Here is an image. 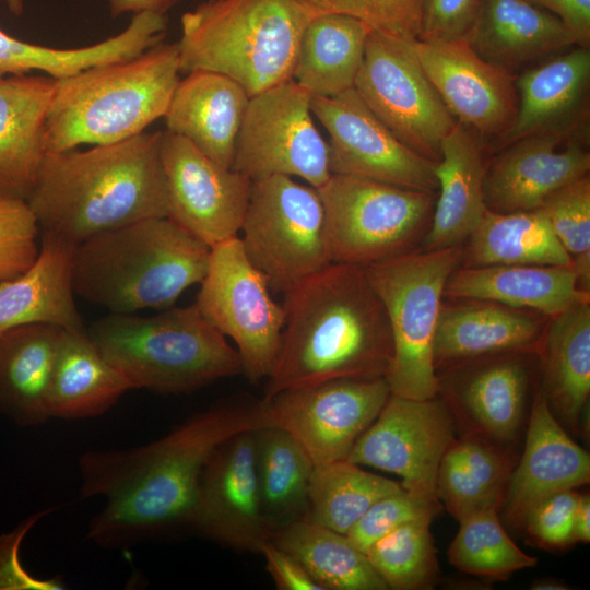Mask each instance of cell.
Masks as SVG:
<instances>
[{"label":"cell","instance_id":"cell-1","mask_svg":"<svg viewBox=\"0 0 590 590\" xmlns=\"http://www.w3.org/2000/svg\"><path fill=\"white\" fill-rule=\"evenodd\" d=\"M266 425L271 423L262 398L239 396L192 414L149 444L82 453L81 497L104 498L86 538L104 548H127L188 528L212 451L240 432Z\"/></svg>","mask_w":590,"mask_h":590},{"label":"cell","instance_id":"cell-2","mask_svg":"<svg viewBox=\"0 0 590 590\" xmlns=\"http://www.w3.org/2000/svg\"><path fill=\"white\" fill-rule=\"evenodd\" d=\"M285 324L262 399L333 379L386 378L393 344L365 269L331 263L284 293Z\"/></svg>","mask_w":590,"mask_h":590},{"label":"cell","instance_id":"cell-3","mask_svg":"<svg viewBox=\"0 0 590 590\" xmlns=\"http://www.w3.org/2000/svg\"><path fill=\"white\" fill-rule=\"evenodd\" d=\"M162 133L46 152L26 200L40 234L75 247L101 233L167 216Z\"/></svg>","mask_w":590,"mask_h":590},{"label":"cell","instance_id":"cell-4","mask_svg":"<svg viewBox=\"0 0 590 590\" xmlns=\"http://www.w3.org/2000/svg\"><path fill=\"white\" fill-rule=\"evenodd\" d=\"M211 247L168 216L95 235L71 256L74 295L113 314L172 307L201 283Z\"/></svg>","mask_w":590,"mask_h":590},{"label":"cell","instance_id":"cell-5","mask_svg":"<svg viewBox=\"0 0 590 590\" xmlns=\"http://www.w3.org/2000/svg\"><path fill=\"white\" fill-rule=\"evenodd\" d=\"M177 43L55 80L45 125L46 152L108 144L144 132L165 116L179 82Z\"/></svg>","mask_w":590,"mask_h":590},{"label":"cell","instance_id":"cell-6","mask_svg":"<svg viewBox=\"0 0 590 590\" xmlns=\"http://www.w3.org/2000/svg\"><path fill=\"white\" fill-rule=\"evenodd\" d=\"M316 15L308 0H206L181 17L180 72L227 75L251 97L293 79Z\"/></svg>","mask_w":590,"mask_h":590},{"label":"cell","instance_id":"cell-7","mask_svg":"<svg viewBox=\"0 0 590 590\" xmlns=\"http://www.w3.org/2000/svg\"><path fill=\"white\" fill-rule=\"evenodd\" d=\"M86 332L131 389L190 393L241 374L236 349L196 304L149 317L109 312Z\"/></svg>","mask_w":590,"mask_h":590},{"label":"cell","instance_id":"cell-8","mask_svg":"<svg viewBox=\"0 0 590 590\" xmlns=\"http://www.w3.org/2000/svg\"><path fill=\"white\" fill-rule=\"evenodd\" d=\"M459 246L414 250L365 267L390 323L393 355L386 375L391 394L437 396L433 344L445 286L461 263Z\"/></svg>","mask_w":590,"mask_h":590},{"label":"cell","instance_id":"cell-9","mask_svg":"<svg viewBox=\"0 0 590 590\" xmlns=\"http://www.w3.org/2000/svg\"><path fill=\"white\" fill-rule=\"evenodd\" d=\"M316 189L331 262L362 268L417 250L436 202L434 193L340 174Z\"/></svg>","mask_w":590,"mask_h":590},{"label":"cell","instance_id":"cell-10","mask_svg":"<svg viewBox=\"0 0 590 590\" xmlns=\"http://www.w3.org/2000/svg\"><path fill=\"white\" fill-rule=\"evenodd\" d=\"M241 243L271 290L285 293L331 264L318 190L290 176L252 180Z\"/></svg>","mask_w":590,"mask_h":590},{"label":"cell","instance_id":"cell-11","mask_svg":"<svg viewBox=\"0 0 590 590\" xmlns=\"http://www.w3.org/2000/svg\"><path fill=\"white\" fill-rule=\"evenodd\" d=\"M196 306L236 344L241 374L259 382L269 376L279 352L285 310L271 294L266 276L250 262L236 236L211 247Z\"/></svg>","mask_w":590,"mask_h":590},{"label":"cell","instance_id":"cell-12","mask_svg":"<svg viewBox=\"0 0 590 590\" xmlns=\"http://www.w3.org/2000/svg\"><path fill=\"white\" fill-rule=\"evenodd\" d=\"M354 88L376 117L408 148L437 163L456 125L425 74L413 40L371 31Z\"/></svg>","mask_w":590,"mask_h":590},{"label":"cell","instance_id":"cell-13","mask_svg":"<svg viewBox=\"0 0 590 590\" xmlns=\"http://www.w3.org/2000/svg\"><path fill=\"white\" fill-rule=\"evenodd\" d=\"M310 102L293 79L249 97L231 168L251 181L285 175L322 186L331 176L329 149Z\"/></svg>","mask_w":590,"mask_h":590},{"label":"cell","instance_id":"cell-14","mask_svg":"<svg viewBox=\"0 0 590 590\" xmlns=\"http://www.w3.org/2000/svg\"><path fill=\"white\" fill-rule=\"evenodd\" d=\"M390 394L386 378L333 379L262 400L271 425L286 430L319 465L345 460Z\"/></svg>","mask_w":590,"mask_h":590},{"label":"cell","instance_id":"cell-15","mask_svg":"<svg viewBox=\"0 0 590 590\" xmlns=\"http://www.w3.org/2000/svg\"><path fill=\"white\" fill-rule=\"evenodd\" d=\"M310 108L329 134L331 174L436 194L435 163L404 145L354 87L331 97L311 95Z\"/></svg>","mask_w":590,"mask_h":590},{"label":"cell","instance_id":"cell-16","mask_svg":"<svg viewBox=\"0 0 590 590\" xmlns=\"http://www.w3.org/2000/svg\"><path fill=\"white\" fill-rule=\"evenodd\" d=\"M455 430L441 399L390 394L345 460L393 473L401 477L402 488L438 498V468Z\"/></svg>","mask_w":590,"mask_h":590},{"label":"cell","instance_id":"cell-17","mask_svg":"<svg viewBox=\"0 0 590 590\" xmlns=\"http://www.w3.org/2000/svg\"><path fill=\"white\" fill-rule=\"evenodd\" d=\"M161 163L168 217L210 247L237 236L249 201L248 177L167 130L162 133Z\"/></svg>","mask_w":590,"mask_h":590},{"label":"cell","instance_id":"cell-18","mask_svg":"<svg viewBox=\"0 0 590 590\" xmlns=\"http://www.w3.org/2000/svg\"><path fill=\"white\" fill-rule=\"evenodd\" d=\"M253 430L240 432L212 451L200 474L188 524L243 553H260L273 533L260 500Z\"/></svg>","mask_w":590,"mask_h":590},{"label":"cell","instance_id":"cell-19","mask_svg":"<svg viewBox=\"0 0 590 590\" xmlns=\"http://www.w3.org/2000/svg\"><path fill=\"white\" fill-rule=\"evenodd\" d=\"M528 352L486 355L448 367L438 392L461 435L511 446L523 422L529 386Z\"/></svg>","mask_w":590,"mask_h":590},{"label":"cell","instance_id":"cell-20","mask_svg":"<svg viewBox=\"0 0 590 590\" xmlns=\"http://www.w3.org/2000/svg\"><path fill=\"white\" fill-rule=\"evenodd\" d=\"M415 55L458 122L480 135L500 138L518 110L516 79L483 59L467 40H413Z\"/></svg>","mask_w":590,"mask_h":590},{"label":"cell","instance_id":"cell-21","mask_svg":"<svg viewBox=\"0 0 590 590\" xmlns=\"http://www.w3.org/2000/svg\"><path fill=\"white\" fill-rule=\"evenodd\" d=\"M590 153L579 138L533 135L503 149L486 163L484 199L498 213L530 211L563 186L588 175Z\"/></svg>","mask_w":590,"mask_h":590},{"label":"cell","instance_id":"cell-22","mask_svg":"<svg viewBox=\"0 0 590 590\" xmlns=\"http://www.w3.org/2000/svg\"><path fill=\"white\" fill-rule=\"evenodd\" d=\"M589 480V453L567 434L543 391L538 389L529 414L523 453L510 473L502 506L505 521L520 528L538 503L585 485Z\"/></svg>","mask_w":590,"mask_h":590},{"label":"cell","instance_id":"cell-23","mask_svg":"<svg viewBox=\"0 0 590 590\" xmlns=\"http://www.w3.org/2000/svg\"><path fill=\"white\" fill-rule=\"evenodd\" d=\"M590 49L579 47L523 73L516 82L519 103L498 150L528 137L578 138L588 119Z\"/></svg>","mask_w":590,"mask_h":590},{"label":"cell","instance_id":"cell-24","mask_svg":"<svg viewBox=\"0 0 590 590\" xmlns=\"http://www.w3.org/2000/svg\"><path fill=\"white\" fill-rule=\"evenodd\" d=\"M461 300L467 302L440 307L433 344L436 370L486 355L539 352L548 317L495 302Z\"/></svg>","mask_w":590,"mask_h":590},{"label":"cell","instance_id":"cell-25","mask_svg":"<svg viewBox=\"0 0 590 590\" xmlns=\"http://www.w3.org/2000/svg\"><path fill=\"white\" fill-rule=\"evenodd\" d=\"M249 95L227 75L197 70L179 80L164 116L167 131L232 167Z\"/></svg>","mask_w":590,"mask_h":590},{"label":"cell","instance_id":"cell-26","mask_svg":"<svg viewBox=\"0 0 590 590\" xmlns=\"http://www.w3.org/2000/svg\"><path fill=\"white\" fill-rule=\"evenodd\" d=\"M474 132V131H473ZM456 122L444 138L435 164L438 197L423 250L459 246L482 219L486 208V162L480 138Z\"/></svg>","mask_w":590,"mask_h":590},{"label":"cell","instance_id":"cell-27","mask_svg":"<svg viewBox=\"0 0 590 590\" xmlns=\"http://www.w3.org/2000/svg\"><path fill=\"white\" fill-rule=\"evenodd\" d=\"M55 80L0 79V193L27 200L46 153L45 125Z\"/></svg>","mask_w":590,"mask_h":590},{"label":"cell","instance_id":"cell-28","mask_svg":"<svg viewBox=\"0 0 590 590\" xmlns=\"http://www.w3.org/2000/svg\"><path fill=\"white\" fill-rule=\"evenodd\" d=\"M444 295L495 302L548 318L590 300V294L578 287L573 267L543 264L458 267L447 280Z\"/></svg>","mask_w":590,"mask_h":590},{"label":"cell","instance_id":"cell-29","mask_svg":"<svg viewBox=\"0 0 590 590\" xmlns=\"http://www.w3.org/2000/svg\"><path fill=\"white\" fill-rule=\"evenodd\" d=\"M467 42L508 71L576 45L559 19L529 0H482Z\"/></svg>","mask_w":590,"mask_h":590},{"label":"cell","instance_id":"cell-30","mask_svg":"<svg viewBox=\"0 0 590 590\" xmlns=\"http://www.w3.org/2000/svg\"><path fill=\"white\" fill-rule=\"evenodd\" d=\"M63 330L36 322L0 335V413L20 426L50 418L48 389Z\"/></svg>","mask_w":590,"mask_h":590},{"label":"cell","instance_id":"cell-31","mask_svg":"<svg viewBox=\"0 0 590 590\" xmlns=\"http://www.w3.org/2000/svg\"><path fill=\"white\" fill-rule=\"evenodd\" d=\"M74 247L40 234L35 263L0 285V335L21 326L46 322L86 329L74 302L71 256Z\"/></svg>","mask_w":590,"mask_h":590},{"label":"cell","instance_id":"cell-32","mask_svg":"<svg viewBox=\"0 0 590 590\" xmlns=\"http://www.w3.org/2000/svg\"><path fill=\"white\" fill-rule=\"evenodd\" d=\"M166 28L165 14H133L120 34L92 46L71 49L34 45L0 28V79L39 71L60 80L90 68L129 60L163 43Z\"/></svg>","mask_w":590,"mask_h":590},{"label":"cell","instance_id":"cell-33","mask_svg":"<svg viewBox=\"0 0 590 590\" xmlns=\"http://www.w3.org/2000/svg\"><path fill=\"white\" fill-rule=\"evenodd\" d=\"M541 346L543 391L558 421L574 434L590 392V300L550 318Z\"/></svg>","mask_w":590,"mask_h":590},{"label":"cell","instance_id":"cell-34","mask_svg":"<svg viewBox=\"0 0 590 590\" xmlns=\"http://www.w3.org/2000/svg\"><path fill=\"white\" fill-rule=\"evenodd\" d=\"M129 390L127 380L99 353L86 329L63 330L48 389L50 418L102 415Z\"/></svg>","mask_w":590,"mask_h":590},{"label":"cell","instance_id":"cell-35","mask_svg":"<svg viewBox=\"0 0 590 590\" xmlns=\"http://www.w3.org/2000/svg\"><path fill=\"white\" fill-rule=\"evenodd\" d=\"M510 446L472 435L455 438L440 461L437 496L458 521L503 506L515 467Z\"/></svg>","mask_w":590,"mask_h":590},{"label":"cell","instance_id":"cell-36","mask_svg":"<svg viewBox=\"0 0 590 590\" xmlns=\"http://www.w3.org/2000/svg\"><path fill=\"white\" fill-rule=\"evenodd\" d=\"M371 30L340 13H320L306 25L293 80L314 96L331 97L354 87Z\"/></svg>","mask_w":590,"mask_h":590},{"label":"cell","instance_id":"cell-37","mask_svg":"<svg viewBox=\"0 0 590 590\" xmlns=\"http://www.w3.org/2000/svg\"><path fill=\"white\" fill-rule=\"evenodd\" d=\"M462 249L463 267L543 264L573 267V258L540 209L498 213L486 209Z\"/></svg>","mask_w":590,"mask_h":590},{"label":"cell","instance_id":"cell-38","mask_svg":"<svg viewBox=\"0 0 590 590\" xmlns=\"http://www.w3.org/2000/svg\"><path fill=\"white\" fill-rule=\"evenodd\" d=\"M255 467L263 514L272 530L306 519L315 464L286 430L266 425L253 430Z\"/></svg>","mask_w":590,"mask_h":590},{"label":"cell","instance_id":"cell-39","mask_svg":"<svg viewBox=\"0 0 590 590\" xmlns=\"http://www.w3.org/2000/svg\"><path fill=\"white\" fill-rule=\"evenodd\" d=\"M271 542L298 560L322 590H388L345 534L307 518L274 530Z\"/></svg>","mask_w":590,"mask_h":590},{"label":"cell","instance_id":"cell-40","mask_svg":"<svg viewBox=\"0 0 590 590\" xmlns=\"http://www.w3.org/2000/svg\"><path fill=\"white\" fill-rule=\"evenodd\" d=\"M401 488L347 460L315 465L307 519L346 534L375 502Z\"/></svg>","mask_w":590,"mask_h":590},{"label":"cell","instance_id":"cell-41","mask_svg":"<svg viewBox=\"0 0 590 590\" xmlns=\"http://www.w3.org/2000/svg\"><path fill=\"white\" fill-rule=\"evenodd\" d=\"M448 548L449 562L459 570L492 580H506L514 573L534 567L538 558L524 553L504 529L497 509L471 515Z\"/></svg>","mask_w":590,"mask_h":590},{"label":"cell","instance_id":"cell-42","mask_svg":"<svg viewBox=\"0 0 590 590\" xmlns=\"http://www.w3.org/2000/svg\"><path fill=\"white\" fill-rule=\"evenodd\" d=\"M428 521H411L374 542L365 552L392 590H427L439 577L437 550Z\"/></svg>","mask_w":590,"mask_h":590},{"label":"cell","instance_id":"cell-43","mask_svg":"<svg viewBox=\"0 0 590 590\" xmlns=\"http://www.w3.org/2000/svg\"><path fill=\"white\" fill-rule=\"evenodd\" d=\"M441 507L438 498L401 488L375 502L345 535L365 553L374 542L404 523L417 520L432 522Z\"/></svg>","mask_w":590,"mask_h":590},{"label":"cell","instance_id":"cell-44","mask_svg":"<svg viewBox=\"0 0 590 590\" xmlns=\"http://www.w3.org/2000/svg\"><path fill=\"white\" fill-rule=\"evenodd\" d=\"M40 229L26 200L0 193V285L36 261Z\"/></svg>","mask_w":590,"mask_h":590},{"label":"cell","instance_id":"cell-45","mask_svg":"<svg viewBox=\"0 0 590 590\" xmlns=\"http://www.w3.org/2000/svg\"><path fill=\"white\" fill-rule=\"evenodd\" d=\"M573 259L590 256V179L586 175L553 192L539 208Z\"/></svg>","mask_w":590,"mask_h":590},{"label":"cell","instance_id":"cell-46","mask_svg":"<svg viewBox=\"0 0 590 590\" xmlns=\"http://www.w3.org/2000/svg\"><path fill=\"white\" fill-rule=\"evenodd\" d=\"M317 14L340 13L355 17L371 31L415 40L424 0H308Z\"/></svg>","mask_w":590,"mask_h":590},{"label":"cell","instance_id":"cell-47","mask_svg":"<svg viewBox=\"0 0 590 590\" xmlns=\"http://www.w3.org/2000/svg\"><path fill=\"white\" fill-rule=\"evenodd\" d=\"M580 493L574 489L553 494L527 514L523 526L528 535L546 550H564L573 544L574 514Z\"/></svg>","mask_w":590,"mask_h":590},{"label":"cell","instance_id":"cell-48","mask_svg":"<svg viewBox=\"0 0 590 590\" xmlns=\"http://www.w3.org/2000/svg\"><path fill=\"white\" fill-rule=\"evenodd\" d=\"M482 0H424L418 40H467Z\"/></svg>","mask_w":590,"mask_h":590},{"label":"cell","instance_id":"cell-49","mask_svg":"<svg viewBox=\"0 0 590 590\" xmlns=\"http://www.w3.org/2000/svg\"><path fill=\"white\" fill-rule=\"evenodd\" d=\"M55 508L38 511L23 520L12 532L0 535V590H63L60 577L38 578L21 563L20 546L27 532Z\"/></svg>","mask_w":590,"mask_h":590},{"label":"cell","instance_id":"cell-50","mask_svg":"<svg viewBox=\"0 0 590 590\" xmlns=\"http://www.w3.org/2000/svg\"><path fill=\"white\" fill-rule=\"evenodd\" d=\"M266 569L279 590H322L293 556L271 541L260 550Z\"/></svg>","mask_w":590,"mask_h":590},{"label":"cell","instance_id":"cell-51","mask_svg":"<svg viewBox=\"0 0 590 590\" xmlns=\"http://www.w3.org/2000/svg\"><path fill=\"white\" fill-rule=\"evenodd\" d=\"M555 15L579 47L590 46V0H529Z\"/></svg>","mask_w":590,"mask_h":590},{"label":"cell","instance_id":"cell-52","mask_svg":"<svg viewBox=\"0 0 590 590\" xmlns=\"http://www.w3.org/2000/svg\"><path fill=\"white\" fill-rule=\"evenodd\" d=\"M180 1L181 0H108V5L113 16H119L127 12H132L133 14H165Z\"/></svg>","mask_w":590,"mask_h":590},{"label":"cell","instance_id":"cell-53","mask_svg":"<svg viewBox=\"0 0 590 590\" xmlns=\"http://www.w3.org/2000/svg\"><path fill=\"white\" fill-rule=\"evenodd\" d=\"M590 541V497L589 494H580L577 503L571 531V542L589 543Z\"/></svg>","mask_w":590,"mask_h":590},{"label":"cell","instance_id":"cell-54","mask_svg":"<svg viewBox=\"0 0 590 590\" xmlns=\"http://www.w3.org/2000/svg\"><path fill=\"white\" fill-rule=\"evenodd\" d=\"M530 589H533V590H568L569 585H567L566 582H564L560 579H555V578L547 577V578H540V579L534 580L531 583Z\"/></svg>","mask_w":590,"mask_h":590},{"label":"cell","instance_id":"cell-55","mask_svg":"<svg viewBox=\"0 0 590 590\" xmlns=\"http://www.w3.org/2000/svg\"><path fill=\"white\" fill-rule=\"evenodd\" d=\"M10 12L14 15H21L24 10V2L23 0H3Z\"/></svg>","mask_w":590,"mask_h":590}]
</instances>
